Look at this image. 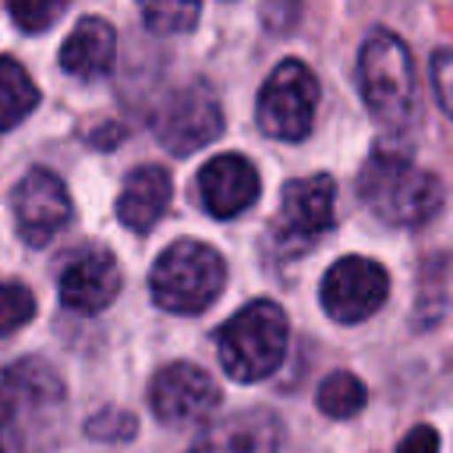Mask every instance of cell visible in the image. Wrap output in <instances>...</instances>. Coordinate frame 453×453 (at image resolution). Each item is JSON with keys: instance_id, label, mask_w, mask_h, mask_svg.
<instances>
[{"instance_id": "6da1fadb", "label": "cell", "mask_w": 453, "mask_h": 453, "mask_svg": "<svg viewBox=\"0 0 453 453\" xmlns=\"http://www.w3.org/2000/svg\"><path fill=\"white\" fill-rule=\"evenodd\" d=\"M357 198L389 226H421L442 205V184L400 152H375L357 173Z\"/></svg>"}, {"instance_id": "7a4b0ae2", "label": "cell", "mask_w": 453, "mask_h": 453, "mask_svg": "<svg viewBox=\"0 0 453 453\" xmlns=\"http://www.w3.org/2000/svg\"><path fill=\"white\" fill-rule=\"evenodd\" d=\"M287 336L290 329L283 308L276 301H251L216 333L219 365L234 382H258L283 365Z\"/></svg>"}, {"instance_id": "3957f363", "label": "cell", "mask_w": 453, "mask_h": 453, "mask_svg": "<svg viewBox=\"0 0 453 453\" xmlns=\"http://www.w3.org/2000/svg\"><path fill=\"white\" fill-rule=\"evenodd\" d=\"M226 283V262L216 248L202 241H173L149 273L152 301L173 315H198L205 311Z\"/></svg>"}, {"instance_id": "277c9868", "label": "cell", "mask_w": 453, "mask_h": 453, "mask_svg": "<svg viewBox=\"0 0 453 453\" xmlns=\"http://www.w3.org/2000/svg\"><path fill=\"white\" fill-rule=\"evenodd\" d=\"M357 88L365 106L386 120L403 124L414 106V60L400 35L372 28L357 53Z\"/></svg>"}, {"instance_id": "5b68a950", "label": "cell", "mask_w": 453, "mask_h": 453, "mask_svg": "<svg viewBox=\"0 0 453 453\" xmlns=\"http://www.w3.org/2000/svg\"><path fill=\"white\" fill-rule=\"evenodd\" d=\"M64 403L57 372L42 361L0 368V453H25L28 425H42Z\"/></svg>"}, {"instance_id": "8992f818", "label": "cell", "mask_w": 453, "mask_h": 453, "mask_svg": "<svg viewBox=\"0 0 453 453\" xmlns=\"http://www.w3.org/2000/svg\"><path fill=\"white\" fill-rule=\"evenodd\" d=\"M315 106H319V81L308 71V64L304 60H283L265 78V85L258 92L255 117L269 138L301 142L311 131Z\"/></svg>"}, {"instance_id": "52a82bcc", "label": "cell", "mask_w": 453, "mask_h": 453, "mask_svg": "<svg viewBox=\"0 0 453 453\" xmlns=\"http://www.w3.org/2000/svg\"><path fill=\"white\" fill-rule=\"evenodd\" d=\"M152 127L166 152L188 156V152L209 145L223 131V110H219L216 92L205 81H191V85L177 88L159 106Z\"/></svg>"}, {"instance_id": "ba28073f", "label": "cell", "mask_w": 453, "mask_h": 453, "mask_svg": "<svg viewBox=\"0 0 453 453\" xmlns=\"http://www.w3.org/2000/svg\"><path fill=\"white\" fill-rule=\"evenodd\" d=\"M386 297H389V276L372 258L347 255L333 262L329 273L322 276V308L329 319L343 326L365 322L386 304Z\"/></svg>"}, {"instance_id": "9c48e42d", "label": "cell", "mask_w": 453, "mask_h": 453, "mask_svg": "<svg viewBox=\"0 0 453 453\" xmlns=\"http://www.w3.org/2000/svg\"><path fill=\"white\" fill-rule=\"evenodd\" d=\"M11 209H14V223L25 244L42 248L50 244L67 223H71V198L64 180L53 170H28L11 195Z\"/></svg>"}, {"instance_id": "30bf717a", "label": "cell", "mask_w": 453, "mask_h": 453, "mask_svg": "<svg viewBox=\"0 0 453 453\" xmlns=\"http://www.w3.org/2000/svg\"><path fill=\"white\" fill-rule=\"evenodd\" d=\"M149 403L166 425H198L219 407V386L191 361H173L152 375Z\"/></svg>"}, {"instance_id": "8fae6325", "label": "cell", "mask_w": 453, "mask_h": 453, "mask_svg": "<svg viewBox=\"0 0 453 453\" xmlns=\"http://www.w3.org/2000/svg\"><path fill=\"white\" fill-rule=\"evenodd\" d=\"M333 226V177H297L280 195V216L273 223L276 241L287 251L308 248L319 234Z\"/></svg>"}, {"instance_id": "7c38bea8", "label": "cell", "mask_w": 453, "mask_h": 453, "mask_svg": "<svg viewBox=\"0 0 453 453\" xmlns=\"http://www.w3.org/2000/svg\"><path fill=\"white\" fill-rule=\"evenodd\" d=\"M120 294V269L106 248H85L60 269V301L71 311L92 315Z\"/></svg>"}, {"instance_id": "4fadbf2b", "label": "cell", "mask_w": 453, "mask_h": 453, "mask_svg": "<svg viewBox=\"0 0 453 453\" xmlns=\"http://www.w3.org/2000/svg\"><path fill=\"white\" fill-rule=\"evenodd\" d=\"M198 198H202L205 212H212L216 219L241 216L258 198V173L237 152L212 156L198 170Z\"/></svg>"}, {"instance_id": "5bb4252c", "label": "cell", "mask_w": 453, "mask_h": 453, "mask_svg": "<svg viewBox=\"0 0 453 453\" xmlns=\"http://www.w3.org/2000/svg\"><path fill=\"white\" fill-rule=\"evenodd\" d=\"M280 421L265 407H244L212 421L191 453H276Z\"/></svg>"}, {"instance_id": "9a60e30c", "label": "cell", "mask_w": 453, "mask_h": 453, "mask_svg": "<svg viewBox=\"0 0 453 453\" xmlns=\"http://www.w3.org/2000/svg\"><path fill=\"white\" fill-rule=\"evenodd\" d=\"M170 195H173L170 173L156 163H145V166H138L124 177V188H120V198H117V219L127 230L145 234L163 219V212L170 205Z\"/></svg>"}, {"instance_id": "2e32d148", "label": "cell", "mask_w": 453, "mask_h": 453, "mask_svg": "<svg viewBox=\"0 0 453 453\" xmlns=\"http://www.w3.org/2000/svg\"><path fill=\"white\" fill-rule=\"evenodd\" d=\"M113 57H117V35L110 28V21H103L96 14L81 18L60 46V67L81 81H96V78L110 74Z\"/></svg>"}, {"instance_id": "e0dca14e", "label": "cell", "mask_w": 453, "mask_h": 453, "mask_svg": "<svg viewBox=\"0 0 453 453\" xmlns=\"http://www.w3.org/2000/svg\"><path fill=\"white\" fill-rule=\"evenodd\" d=\"M35 106H39V88L28 78V71L18 60L0 57V131L21 124Z\"/></svg>"}, {"instance_id": "ac0fdd59", "label": "cell", "mask_w": 453, "mask_h": 453, "mask_svg": "<svg viewBox=\"0 0 453 453\" xmlns=\"http://www.w3.org/2000/svg\"><path fill=\"white\" fill-rule=\"evenodd\" d=\"M142 21L156 35H180L198 25L202 0H138Z\"/></svg>"}, {"instance_id": "d6986e66", "label": "cell", "mask_w": 453, "mask_h": 453, "mask_svg": "<svg viewBox=\"0 0 453 453\" xmlns=\"http://www.w3.org/2000/svg\"><path fill=\"white\" fill-rule=\"evenodd\" d=\"M319 407L329 418H354L365 407V386L350 372H333L319 386Z\"/></svg>"}, {"instance_id": "ffe728a7", "label": "cell", "mask_w": 453, "mask_h": 453, "mask_svg": "<svg viewBox=\"0 0 453 453\" xmlns=\"http://www.w3.org/2000/svg\"><path fill=\"white\" fill-rule=\"evenodd\" d=\"M35 315V297L21 280H0V336H11Z\"/></svg>"}, {"instance_id": "44dd1931", "label": "cell", "mask_w": 453, "mask_h": 453, "mask_svg": "<svg viewBox=\"0 0 453 453\" xmlns=\"http://www.w3.org/2000/svg\"><path fill=\"white\" fill-rule=\"evenodd\" d=\"M67 0H7V11L21 32H46L60 14Z\"/></svg>"}, {"instance_id": "7402d4cb", "label": "cell", "mask_w": 453, "mask_h": 453, "mask_svg": "<svg viewBox=\"0 0 453 453\" xmlns=\"http://www.w3.org/2000/svg\"><path fill=\"white\" fill-rule=\"evenodd\" d=\"M432 85H435L442 110L453 117V50H439L432 57Z\"/></svg>"}, {"instance_id": "603a6c76", "label": "cell", "mask_w": 453, "mask_h": 453, "mask_svg": "<svg viewBox=\"0 0 453 453\" xmlns=\"http://www.w3.org/2000/svg\"><path fill=\"white\" fill-rule=\"evenodd\" d=\"M88 432L99 435V439H127L134 432V421L124 411H103L99 418L88 421Z\"/></svg>"}, {"instance_id": "cb8c5ba5", "label": "cell", "mask_w": 453, "mask_h": 453, "mask_svg": "<svg viewBox=\"0 0 453 453\" xmlns=\"http://www.w3.org/2000/svg\"><path fill=\"white\" fill-rule=\"evenodd\" d=\"M396 453H439V435L432 425H414L403 439H400V449Z\"/></svg>"}]
</instances>
